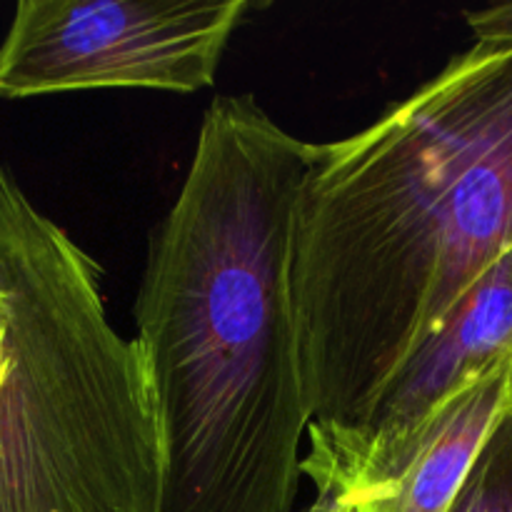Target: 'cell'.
Returning a JSON list of instances; mask_svg holds the SVG:
<instances>
[{
	"label": "cell",
	"instance_id": "cell-5",
	"mask_svg": "<svg viewBox=\"0 0 512 512\" xmlns=\"http://www.w3.org/2000/svg\"><path fill=\"white\" fill-rule=\"evenodd\" d=\"M505 363H512V250L410 355L358 428L308 450L303 475L318 493L345 500L388 488L408 468L440 413Z\"/></svg>",
	"mask_w": 512,
	"mask_h": 512
},
{
	"label": "cell",
	"instance_id": "cell-4",
	"mask_svg": "<svg viewBox=\"0 0 512 512\" xmlns=\"http://www.w3.org/2000/svg\"><path fill=\"white\" fill-rule=\"evenodd\" d=\"M248 0H23L0 43V95L210 88Z\"/></svg>",
	"mask_w": 512,
	"mask_h": 512
},
{
	"label": "cell",
	"instance_id": "cell-9",
	"mask_svg": "<svg viewBox=\"0 0 512 512\" xmlns=\"http://www.w3.org/2000/svg\"><path fill=\"white\" fill-rule=\"evenodd\" d=\"M335 503V493H318L315 495L313 503L308 505V508H303L300 512H330Z\"/></svg>",
	"mask_w": 512,
	"mask_h": 512
},
{
	"label": "cell",
	"instance_id": "cell-6",
	"mask_svg": "<svg viewBox=\"0 0 512 512\" xmlns=\"http://www.w3.org/2000/svg\"><path fill=\"white\" fill-rule=\"evenodd\" d=\"M510 410L512 363H505L440 413L408 468L388 488L350 503L358 512H450Z\"/></svg>",
	"mask_w": 512,
	"mask_h": 512
},
{
	"label": "cell",
	"instance_id": "cell-8",
	"mask_svg": "<svg viewBox=\"0 0 512 512\" xmlns=\"http://www.w3.org/2000/svg\"><path fill=\"white\" fill-rule=\"evenodd\" d=\"M465 23L473 30L475 43L512 48V3L465 10Z\"/></svg>",
	"mask_w": 512,
	"mask_h": 512
},
{
	"label": "cell",
	"instance_id": "cell-7",
	"mask_svg": "<svg viewBox=\"0 0 512 512\" xmlns=\"http://www.w3.org/2000/svg\"><path fill=\"white\" fill-rule=\"evenodd\" d=\"M450 512H512V410L490 435Z\"/></svg>",
	"mask_w": 512,
	"mask_h": 512
},
{
	"label": "cell",
	"instance_id": "cell-1",
	"mask_svg": "<svg viewBox=\"0 0 512 512\" xmlns=\"http://www.w3.org/2000/svg\"><path fill=\"white\" fill-rule=\"evenodd\" d=\"M512 250V48L475 43L343 140L315 143L293 295L310 448L358 428Z\"/></svg>",
	"mask_w": 512,
	"mask_h": 512
},
{
	"label": "cell",
	"instance_id": "cell-3",
	"mask_svg": "<svg viewBox=\"0 0 512 512\" xmlns=\"http://www.w3.org/2000/svg\"><path fill=\"white\" fill-rule=\"evenodd\" d=\"M100 278L0 160V512H160L153 380Z\"/></svg>",
	"mask_w": 512,
	"mask_h": 512
},
{
	"label": "cell",
	"instance_id": "cell-10",
	"mask_svg": "<svg viewBox=\"0 0 512 512\" xmlns=\"http://www.w3.org/2000/svg\"><path fill=\"white\" fill-rule=\"evenodd\" d=\"M330 512H358V510H355V505L350 503V500L338 498V495H335V503L333 508H330Z\"/></svg>",
	"mask_w": 512,
	"mask_h": 512
},
{
	"label": "cell",
	"instance_id": "cell-2",
	"mask_svg": "<svg viewBox=\"0 0 512 512\" xmlns=\"http://www.w3.org/2000/svg\"><path fill=\"white\" fill-rule=\"evenodd\" d=\"M315 143L253 95L205 110L135 298L163 430L160 512H293L310 415L293 295Z\"/></svg>",
	"mask_w": 512,
	"mask_h": 512
}]
</instances>
